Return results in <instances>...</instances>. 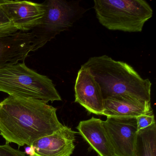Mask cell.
<instances>
[{"instance_id":"7c38bea8","label":"cell","mask_w":156,"mask_h":156,"mask_svg":"<svg viewBox=\"0 0 156 156\" xmlns=\"http://www.w3.org/2000/svg\"><path fill=\"white\" fill-rule=\"evenodd\" d=\"M103 115L114 117L137 118L150 111L151 102H140L122 98L104 99Z\"/></svg>"},{"instance_id":"7a4b0ae2","label":"cell","mask_w":156,"mask_h":156,"mask_svg":"<svg viewBox=\"0 0 156 156\" xmlns=\"http://www.w3.org/2000/svg\"><path fill=\"white\" fill-rule=\"evenodd\" d=\"M83 66L89 69L99 85L104 99L122 98L151 102V82L143 79L127 63L103 55L90 57Z\"/></svg>"},{"instance_id":"3957f363","label":"cell","mask_w":156,"mask_h":156,"mask_svg":"<svg viewBox=\"0 0 156 156\" xmlns=\"http://www.w3.org/2000/svg\"><path fill=\"white\" fill-rule=\"evenodd\" d=\"M0 92L46 103L62 100L52 80L30 69L24 62L0 69Z\"/></svg>"},{"instance_id":"30bf717a","label":"cell","mask_w":156,"mask_h":156,"mask_svg":"<svg viewBox=\"0 0 156 156\" xmlns=\"http://www.w3.org/2000/svg\"><path fill=\"white\" fill-rule=\"evenodd\" d=\"M75 133L64 125L51 135L37 140L31 145L34 156H71L75 148Z\"/></svg>"},{"instance_id":"9c48e42d","label":"cell","mask_w":156,"mask_h":156,"mask_svg":"<svg viewBox=\"0 0 156 156\" xmlns=\"http://www.w3.org/2000/svg\"><path fill=\"white\" fill-rule=\"evenodd\" d=\"M74 91L75 102L89 113L103 115L104 99L101 88L89 69L83 65L77 73Z\"/></svg>"},{"instance_id":"5b68a950","label":"cell","mask_w":156,"mask_h":156,"mask_svg":"<svg viewBox=\"0 0 156 156\" xmlns=\"http://www.w3.org/2000/svg\"><path fill=\"white\" fill-rule=\"evenodd\" d=\"M44 14L40 23L30 32L32 51L44 46L55 36L69 30L85 11L79 2L47 0L42 3Z\"/></svg>"},{"instance_id":"e0dca14e","label":"cell","mask_w":156,"mask_h":156,"mask_svg":"<svg viewBox=\"0 0 156 156\" xmlns=\"http://www.w3.org/2000/svg\"><path fill=\"white\" fill-rule=\"evenodd\" d=\"M24 153L26 155H28L29 156H35V151L34 148L32 146H28L25 148V151Z\"/></svg>"},{"instance_id":"2e32d148","label":"cell","mask_w":156,"mask_h":156,"mask_svg":"<svg viewBox=\"0 0 156 156\" xmlns=\"http://www.w3.org/2000/svg\"><path fill=\"white\" fill-rule=\"evenodd\" d=\"M13 25L3 10L0 8V29Z\"/></svg>"},{"instance_id":"9a60e30c","label":"cell","mask_w":156,"mask_h":156,"mask_svg":"<svg viewBox=\"0 0 156 156\" xmlns=\"http://www.w3.org/2000/svg\"><path fill=\"white\" fill-rule=\"evenodd\" d=\"M0 156H26L24 152L13 148L9 143L0 145Z\"/></svg>"},{"instance_id":"6da1fadb","label":"cell","mask_w":156,"mask_h":156,"mask_svg":"<svg viewBox=\"0 0 156 156\" xmlns=\"http://www.w3.org/2000/svg\"><path fill=\"white\" fill-rule=\"evenodd\" d=\"M56 111L41 100L9 96L0 102V135L6 143L31 146L63 126Z\"/></svg>"},{"instance_id":"52a82bcc","label":"cell","mask_w":156,"mask_h":156,"mask_svg":"<svg viewBox=\"0 0 156 156\" xmlns=\"http://www.w3.org/2000/svg\"><path fill=\"white\" fill-rule=\"evenodd\" d=\"M30 32L12 25L0 29V69L23 62L32 51Z\"/></svg>"},{"instance_id":"8992f818","label":"cell","mask_w":156,"mask_h":156,"mask_svg":"<svg viewBox=\"0 0 156 156\" xmlns=\"http://www.w3.org/2000/svg\"><path fill=\"white\" fill-rule=\"evenodd\" d=\"M103 123L115 156H136V118L107 117Z\"/></svg>"},{"instance_id":"277c9868","label":"cell","mask_w":156,"mask_h":156,"mask_svg":"<svg viewBox=\"0 0 156 156\" xmlns=\"http://www.w3.org/2000/svg\"><path fill=\"white\" fill-rule=\"evenodd\" d=\"M94 9L99 23L109 30L141 32L153 16L144 0H94Z\"/></svg>"},{"instance_id":"8fae6325","label":"cell","mask_w":156,"mask_h":156,"mask_svg":"<svg viewBox=\"0 0 156 156\" xmlns=\"http://www.w3.org/2000/svg\"><path fill=\"white\" fill-rule=\"evenodd\" d=\"M103 122L100 119L92 117L80 121L76 129L99 156H115Z\"/></svg>"},{"instance_id":"5bb4252c","label":"cell","mask_w":156,"mask_h":156,"mask_svg":"<svg viewBox=\"0 0 156 156\" xmlns=\"http://www.w3.org/2000/svg\"><path fill=\"white\" fill-rule=\"evenodd\" d=\"M136 118L138 131L146 128L156 123L152 108L147 113L141 115Z\"/></svg>"},{"instance_id":"4fadbf2b","label":"cell","mask_w":156,"mask_h":156,"mask_svg":"<svg viewBox=\"0 0 156 156\" xmlns=\"http://www.w3.org/2000/svg\"><path fill=\"white\" fill-rule=\"evenodd\" d=\"M136 156H156V123L138 131Z\"/></svg>"},{"instance_id":"ba28073f","label":"cell","mask_w":156,"mask_h":156,"mask_svg":"<svg viewBox=\"0 0 156 156\" xmlns=\"http://www.w3.org/2000/svg\"><path fill=\"white\" fill-rule=\"evenodd\" d=\"M0 8L20 31L28 32L36 27L44 14L42 3L20 1L0 0Z\"/></svg>"}]
</instances>
